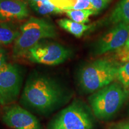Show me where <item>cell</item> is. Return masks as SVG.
<instances>
[{
	"label": "cell",
	"instance_id": "22",
	"mask_svg": "<svg viewBox=\"0 0 129 129\" xmlns=\"http://www.w3.org/2000/svg\"><path fill=\"white\" fill-rule=\"evenodd\" d=\"M121 48H122V49H124V50H128V49H129V34H128V38H127V41H126V43H125V45L123 47H122Z\"/></svg>",
	"mask_w": 129,
	"mask_h": 129
},
{
	"label": "cell",
	"instance_id": "3",
	"mask_svg": "<svg viewBox=\"0 0 129 129\" xmlns=\"http://www.w3.org/2000/svg\"><path fill=\"white\" fill-rule=\"evenodd\" d=\"M129 90L117 83H111L93 93L88 102L95 117L106 120L121 108L128 96Z\"/></svg>",
	"mask_w": 129,
	"mask_h": 129
},
{
	"label": "cell",
	"instance_id": "1",
	"mask_svg": "<svg viewBox=\"0 0 129 129\" xmlns=\"http://www.w3.org/2000/svg\"><path fill=\"white\" fill-rule=\"evenodd\" d=\"M62 98V91L54 81L46 77L29 80L22 94L24 101L34 108L47 111L55 106Z\"/></svg>",
	"mask_w": 129,
	"mask_h": 129
},
{
	"label": "cell",
	"instance_id": "20",
	"mask_svg": "<svg viewBox=\"0 0 129 129\" xmlns=\"http://www.w3.org/2000/svg\"><path fill=\"white\" fill-rule=\"evenodd\" d=\"M6 54L5 51L2 48L0 47V68H1L3 64L6 63Z\"/></svg>",
	"mask_w": 129,
	"mask_h": 129
},
{
	"label": "cell",
	"instance_id": "6",
	"mask_svg": "<svg viewBox=\"0 0 129 129\" xmlns=\"http://www.w3.org/2000/svg\"><path fill=\"white\" fill-rule=\"evenodd\" d=\"M71 51L62 45L54 43H38L28 53L30 62L47 65H57L70 56Z\"/></svg>",
	"mask_w": 129,
	"mask_h": 129
},
{
	"label": "cell",
	"instance_id": "5",
	"mask_svg": "<svg viewBox=\"0 0 129 129\" xmlns=\"http://www.w3.org/2000/svg\"><path fill=\"white\" fill-rule=\"evenodd\" d=\"M92 118L84 106L76 102L63 109L48 129H92Z\"/></svg>",
	"mask_w": 129,
	"mask_h": 129
},
{
	"label": "cell",
	"instance_id": "11",
	"mask_svg": "<svg viewBox=\"0 0 129 129\" xmlns=\"http://www.w3.org/2000/svg\"><path fill=\"white\" fill-rule=\"evenodd\" d=\"M113 23L129 24V0H121L114 10L109 17Z\"/></svg>",
	"mask_w": 129,
	"mask_h": 129
},
{
	"label": "cell",
	"instance_id": "13",
	"mask_svg": "<svg viewBox=\"0 0 129 129\" xmlns=\"http://www.w3.org/2000/svg\"><path fill=\"white\" fill-rule=\"evenodd\" d=\"M29 4L34 10L42 15L56 14L64 13L63 10L53 5L49 0L32 1L29 3Z\"/></svg>",
	"mask_w": 129,
	"mask_h": 129
},
{
	"label": "cell",
	"instance_id": "21",
	"mask_svg": "<svg viewBox=\"0 0 129 129\" xmlns=\"http://www.w3.org/2000/svg\"><path fill=\"white\" fill-rule=\"evenodd\" d=\"M112 129H129V121L118 124Z\"/></svg>",
	"mask_w": 129,
	"mask_h": 129
},
{
	"label": "cell",
	"instance_id": "16",
	"mask_svg": "<svg viewBox=\"0 0 129 129\" xmlns=\"http://www.w3.org/2000/svg\"><path fill=\"white\" fill-rule=\"evenodd\" d=\"M117 79L124 87L129 90V61L119 67Z\"/></svg>",
	"mask_w": 129,
	"mask_h": 129
},
{
	"label": "cell",
	"instance_id": "24",
	"mask_svg": "<svg viewBox=\"0 0 129 129\" xmlns=\"http://www.w3.org/2000/svg\"><path fill=\"white\" fill-rule=\"evenodd\" d=\"M24 1V0H23ZM25 1H28L29 3V2H32V1H40V0H25Z\"/></svg>",
	"mask_w": 129,
	"mask_h": 129
},
{
	"label": "cell",
	"instance_id": "23",
	"mask_svg": "<svg viewBox=\"0 0 129 129\" xmlns=\"http://www.w3.org/2000/svg\"><path fill=\"white\" fill-rule=\"evenodd\" d=\"M4 105H3V101H2V99H1V96H0V108L1 107V106Z\"/></svg>",
	"mask_w": 129,
	"mask_h": 129
},
{
	"label": "cell",
	"instance_id": "12",
	"mask_svg": "<svg viewBox=\"0 0 129 129\" xmlns=\"http://www.w3.org/2000/svg\"><path fill=\"white\" fill-rule=\"evenodd\" d=\"M57 23L60 27L69 33L71 34L77 38H80L83 35L84 32L90 28L89 25L74 22L71 19H61L57 21Z\"/></svg>",
	"mask_w": 129,
	"mask_h": 129
},
{
	"label": "cell",
	"instance_id": "7",
	"mask_svg": "<svg viewBox=\"0 0 129 129\" xmlns=\"http://www.w3.org/2000/svg\"><path fill=\"white\" fill-rule=\"evenodd\" d=\"M21 84L22 77L17 66L6 63L0 68V96L4 105L17 100Z\"/></svg>",
	"mask_w": 129,
	"mask_h": 129
},
{
	"label": "cell",
	"instance_id": "9",
	"mask_svg": "<svg viewBox=\"0 0 129 129\" xmlns=\"http://www.w3.org/2000/svg\"><path fill=\"white\" fill-rule=\"evenodd\" d=\"M129 34V24L119 23L109 30L97 43V54L117 50L124 46Z\"/></svg>",
	"mask_w": 129,
	"mask_h": 129
},
{
	"label": "cell",
	"instance_id": "18",
	"mask_svg": "<svg viewBox=\"0 0 129 129\" xmlns=\"http://www.w3.org/2000/svg\"><path fill=\"white\" fill-rule=\"evenodd\" d=\"M71 10H95L90 0H78L76 4Z\"/></svg>",
	"mask_w": 129,
	"mask_h": 129
},
{
	"label": "cell",
	"instance_id": "4",
	"mask_svg": "<svg viewBox=\"0 0 129 129\" xmlns=\"http://www.w3.org/2000/svg\"><path fill=\"white\" fill-rule=\"evenodd\" d=\"M20 34L14 41L13 54L14 57L26 55L42 39L53 38L57 35L55 26L44 19L31 17L20 26Z\"/></svg>",
	"mask_w": 129,
	"mask_h": 129
},
{
	"label": "cell",
	"instance_id": "8",
	"mask_svg": "<svg viewBox=\"0 0 129 129\" xmlns=\"http://www.w3.org/2000/svg\"><path fill=\"white\" fill-rule=\"evenodd\" d=\"M2 120L7 126L14 129H42L38 119L18 105L6 106Z\"/></svg>",
	"mask_w": 129,
	"mask_h": 129
},
{
	"label": "cell",
	"instance_id": "14",
	"mask_svg": "<svg viewBox=\"0 0 129 129\" xmlns=\"http://www.w3.org/2000/svg\"><path fill=\"white\" fill-rule=\"evenodd\" d=\"M20 32L12 28L7 24L0 25V44L7 45L15 41Z\"/></svg>",
	"mask_w": 129,
	"mask_h": 129
},
{
	"label": "cell",
	"instance_id": "15",
	"mask_svg": "<svg viewBox=\"0 0 129 129\" xmlns=\"http://www.w3.org/2000/svg\"><path fill=\"white\" fill-rule=\"evenodd\" d=\"M64 13L72 20L83 24L87 23L89 21V17L90 16L98 13L96 10H65Z\"/></svg>",
	"mask_w": 129,
	"mask_h": 129
},
{
	"label": "cell",
	"instance_id": "10",
	"mask_svg": "<svg viewBox=\"0 0 129 129\" xmlns=\"http://www.w3.org/2000/svg\"><path fill=\"white\" fill-rule=\"evenodd\" d=\"M29 13L27 4L23 0H0V20H22Z\"/></svg>",
	"mask_w": 129,
	"mask_h": 129
},
{
	"label": "cell",
	"instance_id": "2",
	"mask_svg": "<svg viewBox=\"0 0 129 129\" xmlns=\"http://www.w3.org/2000/svg\"><path fill=\"white\" fill-rule=\"evenodd\" d=\"M119 66L109 59H99L81 69L79 82L85 92L93 93L117 78Z\"/></svg>",
	"mask_w": 129,
	"mask_h": 129
},
{
	"label": "cell",
	"instance_id": "17",
	"mask_svg": "<svg viewBox=\"0 0 129 129\" xmlns=\"http://www.w3.org/2000/svg\"><path fill=\"white\" fill-rule=\"evenodd\" d=\"M53 5L64 12L70 10L75 6L78 0H49Z\"/></svg>",
	"mask_w": 129,
	"mask_h": 129
},
{
	"label": "cell",
	"instance_id": "19",
	"mask_svg": "<svg viewBox=\"0 0 129 129\" xmlns=\"http://www.w3.org/2000/svg\"><path fill=\"white\" fill-rule=\"evenodd\" d=\"M111 0H90L97 13L104 9Z\"/></svg>",
	"mask_w": 129,
	"mask_h": 129
}]
</instances>
